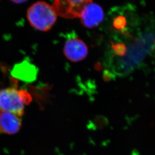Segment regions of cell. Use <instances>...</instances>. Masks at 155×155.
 <instances>
[{
	"label": "cell",
	"instance_id": "obj_1",
	"mask_svg": "<svg viewBox=\"0 0 155 155\" xmlns=\"http://www.w3.org/2000/svg\"><path fill=\"white\" fill-rule=\"evenodd\" d=\"M32 101L30 94L24 89L7 87L0 90V113L9 112L22 117L25 107Z\"/></svg>",
	"mask_w": 155,
	"mask_h": 155
},
{
	"label": "cell",
	"instance_id": "obj_2",
	"mask_svg": "<svg viewBox=\"0 0 155 155\" xmlns=\"http://www.w3.org/2000/svg\"><path fill=\"white\" fill-rule=\"evenodd\" d=\"M57 16L52 6L44 1L37 2L32 5L27 14L31 26L43 32L51 29L57 20Z\"/></svg>",
	"mask_w": 155,
	"mask_h": 155
},
{
	"label": "cell",
	"instance_id": "obj_3",
	"mask_svg": "<svg viewBox=\"0 0 155 155\" xmlns=\"http://www.w3.org/2000/svg\"><path fill=\"white\" fill-rule=\"evenodd\" d=\"M92 0H54L52 5L58 16L66 19L79 17L84 7Z\"/></svg>",
	"mask_w": 155,
	"mask_h": 155
},
{
	"label": "cell",
	"instance_id": "obj_4",
	"mask_svg": "<svg viewBox=\"0 0 155 155\" xmlns=\"http://www.w3.org/2000/svg\"><path fill=\"white\" fill-rule=\"evenodd\" d=\"M79 17L85 27L95 28L98 26L104 20V11L101 6L92 1L87 3L84 7Z\"/></svg>",
	"mask_w": 155,
	"mask_h": 155
},
{
	"label": "cell",
	"instance_id": "obj_5",
	"mask_svg": "<svg viewBox=\"0 0 155 155\" xmlns=\"http://www.w3.org/2000/svg\"><path fill=\"white\" fill-rule=\"evenodd\" d=\"M66 58L72 62H78L87 56L88 49L85 43L76 37H72L66 40L63 48Z\"/></svg>",
	"mask_w": 155,
	"mask_h": 155
},
{
	"label": "cell",
	"instance_id": "obj_6",
	"mask_svg": "<svg viewBox=\"0 0 155 155\" xmlns=\"http://www.w3.org/2000/svg\"><path fill=\"white\" fill-rule=\"evenodd\" d=\"M21 126V120L18 116L9 112L0 113V132L14 135L19 132Z\"/></svg>",
	"mask_w": 155,
	"mask_h": 155
},
{
	"label": "cell",
	"instance_id": "obj_7",
	"mask_svg": "<svg viewBox=\"0 0 155 155\" xmlns=\"http://www.w3.org/2000/svg\"><path fill=\"white\" fill-rule=\"evenodd\" d=\"M108 124V120L104 116H97L91 124H88V127L91 129H102Z\"/></svg>",
	"mask_w": 155,
	"mask_h": 155
},
{
	"label": "cell",
	"instance_id": "obj_8",
	"mask_svg": "<svg viewBox=\"0 0 155 155\" xmlns=\"http://www.w3.org/2000/svg\"><path fill=\"white\" fill-rule=\"evenodd\" d=\"M127 21L124 16H117L113 20V26L117 31L124 32L126 28Z\"/></svg>",
	"mask_w": 155,
	"mask_h": 155
},
{
	"label": "cell",
	"instance_id": "obj_9",
	"mask_svg": "<svg viewBox=\"0 0 155 155\" xmlns=\"http://www.w3.org/2000/svg\"><path fill=\"white\" fill-rule=\"evenodd\" d=\"M111 48L116 56H123L127 52V47L125 44L121 43H114L111 42Z\"/></svg>",
	"mask_w": 155,
	"mask_h": 155
},
{
	"label": "cell",
	"instance_id": "obj_10",
	"mask_svg": "<svg viewBox=\"0 0 155 155\" xmlns=\"http://www.w3.org/2000/svg\"><path fill=\"white\" fill-rule=\"evenodd\" d=\"M11 1L16 4H22V3H25L28 0H11Z\"/></svg>",
	"mask_w": 155,
	"mask_h": 155
},
{
	"label": "cell",
	"instance_id": "obj_11",
	"mask_svg": "<svg viewBox=\"0 0 155 155\" xmlns=\"http://www.w3.org/2000/svg\"><path fill=\"white\" fill-rule=\"evenodd\" d=\"M0 1H1V0H0Z\"/></svg>",
	"mask_w": 155,
	"mask_h": 155
}]
</instances>
